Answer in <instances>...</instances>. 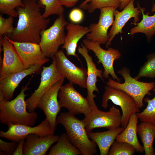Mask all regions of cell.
I'll list each match as a JSON object with an SVG mask.
<instances>
[{
  "label": "cell",
  "instance_id": "6da1fadb",
  "mask_svg": "<svg viewBox=\"0 0 155 155\" xmlns=\"http://www.w3.org/2000/svg\"><path fill=\"white\" fill-rule=\"evenodd\" d=\"M24 5L16 8L18 20L11 34L6 36L11 40L18 42L39 44L40 32L47 28L50 19L45 18L40 12L41 6L38 0H23Z\"/></svg>",
  "mask_w": 155,
  "mask_h": 155
},
{
  "label": "cell",
  "instance_id": "7a4b0ae2",
  "mask_svg": "<svg viewBox=\"0 0 155 155\" xmlns=\"http://www.w3.org/2000/svg\"><path fill=\"white\" fill-rule=\"evenodd\" d=\"M29 83L23 86L20 92L15 98L9 101L5 99L0 102V122L3 125L9 123L21 124L33 126L38 118L37 114L34 111H27L25 100V92L29 89Z\"/></svg>",
  "mask_w": 155,
  "mask_h": 155
},
{
  "label": "cell",
  "instance_id": "3957f363",
  "mask_svg": "<svg viewBox=\"0 0 155 155\" xmlns=\"http://www.w3.org/2000/svg\"><path fill=\"white\" fill-rule=\"evenodd\" d=\"M56 123L63 125L68 138L80 151L81 154L93 155L96 153L97 145L89 138L82 120L68 111L60 113L57 117Z\"/></svg>",
  "mask_w": 155,
  "mask_h": 155
},
{
  "label": "cell",
  "instance_id": "277c9868",
  "mask_svg": "<svg viewBox=\"0 0 155 155\" xmlns=\"http://www.w3.org/2000/svg\"><path fill=\"white\" fill-rule=\"evenodd\" d=\"M118 73L123 77L124 82L120 83L110 78L106 82L107 86L124 92L133 98L139 108H141L144 105L145 96H150V91L155 87V82H144L136 80L131 76L130 71L127 67L119 70Z\"/></svg>",
  "mask_w": 155,
  "mask_h": 155
},
{
  "label": "cell",
  "instance_id": "5b68a950",
  "mask_svg": "<svg viewBox=\"0 0 155 155\" xmlns=\"http://www.w3.org/2000/svg\"><path fill=\"white\" fill-rule=\"evenodd\" d=\"M68 23L63 14L59 16L49 28L40 32L39 44L46 57L52 58L59 51L60 46L64 44L66 35L65 29Z\"/></svg>",
  "mask_w": 155,
  "mask_h": 155
},
{
  "label": "cell",
  "instance_id": "8992f818",
  "mask_svg": "<svg viewBox=\"0 0 155 155\" xmlns=\"http://www.w3.org/2000/svg\"><path fill=\"white\" fill-rule=\"evenodd\" d=\"M104 89L105 92L102 98V107L106 109L109 100L119 106L122 112L121 125L125 128L130 116L133 114L140 112L138 105L133 98L122 90L108 86H105Z\"/></svg>",
  "mask_w": 155,
  "mask_h": 155
},
{
  "label": "cell",
  "instance_id": "52a82bcc",
  "mask_svg": "<svg viewBox=\"0 0 155 155\" xmlns=\"http://www.w3.org/2000/svg\"><path fill=\"white\" fill-rule=\"evenodd\" d=\"M58 101L61 108H67L74 115L80 114L85 117L89 115L92 109L86 98L84 97L69 82L62 85L58 94Z\"/></svg>",
  "mask_w": 155,
  "mask_h": 155
},
{
  "label": "cell",
  "instance_id": "ba28073f",
  "mask_svg": "<svg viewBox=\"0 0 155 155\" xmlns=\"http://www.w3.org/2000/svg\"><path fill=\"white\" fill-rule=\"evenodd\" d=\"M52 58L57 71L69 82L86 88L87 69L76 66L67 58L62 50H59Z\"/></svg>",
  "mask_w": 155,
  "mask_h": 155
},
{
  "label": "cell",
  "instance_id": "9c48e42d",
  "mask_svg": "<svg viewBox=\"0 0 155 155\" xmlns=\"http://www.w3.org/2000/svg\"><path fill=\"white\" fill-rule=\"evenodd\" d=\"M121 117L120 110L113 105L107 112L101 111L98 108L93 109L82 121L88 133L96 128H104L108 129L119 127Z\"/></svg>",
  "mask_w": 155,
  "mask_h": 155
},
{
  "label": "cell",
  "instance_id": "30bf717a",
  "mask_svg": "<svg viewBox=\"0 0 155 155\" xmlns=\"http://www.w3.org/2000/svg\"><path fill=\"white\" fill-rule=\"evenodd\" d=\"M63 78L57 71L53 62L48 66H43L38 87L26 100L28 112L34 111L42 96L56 83Z\"/></svg>",
  "mask_w": 155,
  "mask_h": 155
},
{
  "label": "cell",
  "instance_id": "8fae6325",
  "mask_svg": "<svg viewBox=\"0 0 155 155\" xmlns=\"http://www.w3.org/2000/svg\"><path fill=\"white\" fill-rule=\"evenodd\" d=\"M82 43L87 49L94 53L98 60V64L101 63L104 69L103 78L107 79L110 75L114 80L120 82L121 80L116 75L113 67L114 61L119 59L121 57L119 51L112 48L104 49L100 46V44L86 38L83 40Z\"/></svg>",
  "mask_w": 155,
  "mask_h": 155
},
{
  "label": "cell",
  "instance_id": "7c38bea8",
  "mask_svg": "<svg viewBox=\"0 0 155 155\" xmlns=\"http://www.w3.org/2000/svg\"><path fill=\"white\" fill-rule=\"evenodd\" d=\"M8 129L6 131H0V137L18 143L22 139H25L31 134L44 136L54 134L50 124L46 118L38 125L35 127L21 124H13L9 123Z\"/></svg>",
  "mask_w": 155,
  "mask_h": 155
},
{
  "label": "cell",
  "instance_id": "4fadbf2b",
  "mask_svg": "<svg viewBox=\"0 0 155 155\" xmlns=\"http://www.w3.org/2000/svg\"><path fill=\"white\" fill-rule=\"evenodd\" d=\"M64 79L62 78L57 82L42 96L37 106V108L44 113L54 132L57 125V118L61 108L58 99V94Z\"/></svg>",
  "mask_w": 155,
  "mask_h": 155
},
{
  "label": "cell",
  "instance_id": "5bb4252c",
  "mask_svg": "<svg viewBox=\"0 0 155 155\" xmlns=\"http://www.w3.org/2000/svg\"><path fill=\"white\" fill-rule=\"evenodd\" d=\"M116 9L112 7L100 9L99 20L97 23H91L89 27L90 32L86 38L100 44H106L109 40L108 30L114 20V12Z\"/></svg>",
  "mask_w": 155,
  "mask_h": 155
},
{
  "label": "cell",
  "instance_id": "9a60e30c",
  "mask_svg": "<svg viewBox=\"0 0 155 155\" xmlns=\"http://www.w3.org/2000/svg\"><path fill=\"white\" fill-rule=\"evenodd\" d=\"M78 51L85 59L87 65V79L86 89L87 90L86 98L89 101L92 110L98 108L94 101V99L96 97L94 92H99V90L96 85L98 81L97 78H100L104 81L102 70L98 69L94 62L92 58L89 54L88 49L82 43L79 46Z\"/></svg>",
  "mask_w": 155,
  "mask_h": 155
},
{
  "label": "cell",
  "instance_id": "2e32d148",
  "mask_svg": "<svg viewBox=\"0 0 155 155\" xmlns=\"http://www.w3.org/2000/svg\"><path fill=\"white\" fill-rule=\"evenodd\" d=\"M6 38L14 46L23 65L26 69L37 64L42 65L49 59L42 53L39 44L31 42H18Z\"/></svg>",
  "mask_w": 155,
  "mask_h": 155
},
{
  "label": "cell",
  "instance_id": "e0dca14e",
  "mask_svg": "<svg viewBox=\"0 0 155 155\" xmlns=\"http://www.w3.org/2000/svg\"><path fill=\"white\" fill-rule=\"evenodd\" d=\"M0 43L3 51L0 80L10 74L27 69L22 63L14 46L5 35L0 36Z\"/></svg>",
  "mask_w": 155,
  "mask_h": 155
},
{
  "label": "cell",
  "instance_id": "ac0fdd59",
  "mask_svg": "<svg viewBox=\"0 0 155 155\" xmlns=\"http://www.w3.org/2000/svg\"><path fill=\"white\" fill-rule=\"evenodd\" d=\"M134 1L135 0H131L121 11L116 9L115 10L114 12L115 19L108 34L109 40L106 44V48L110 46L112 41L116 35L123 33V28L131 18H134L133 24L139 22V16L142 13V11L139 5L138 7H135Z\"/></svg>",
  "mask_w": 155,
  "mask_h": 155
},
{
  "label": "cell",
  "instance_id": "d6986e66",
  "mask_svg": "<svg viewBox=\"0 0 155 155\" xmlns=\"http://www.w3.org/2000/svg\"><path fill=\"white\" fill-rule=\"evenodd\" d=\"M58 135L50 134L44 136L31 134L25 138L24 155H45L52 145L58 141Z\"/></svg>",
  "mask_w": 155,
  "mask_h": 155
},
{
  "label": "cell",
  "instance_id": "ffe728a7",
  "mask_svg": "<svg viewBox=\"0 0 155 155\" xmlns=\"http://www.w3.org/2000/svg\"><path fill=\"white\" fill-rule=\"evenodd\" d=\"M42 65L37 64L24 71L10 74L0 80V90L8 101L13 98L15 89L21 81L26 76L38 72Z\"/></svg>",
  "mask_w": 155,
  "mask_h": 155
},
{
  "label": "cell",
  "instance_id": "44dd1931",
  "mask_svg": "<svg viewBox=\"0 0 155 155\" xmlns=\"http://www.w3.org/2000/svg\"><path fill=\"white\" fill-rule=\"evenodd\" d=\"M66 28L67 33L62 48L65 50L67 56H74L80 61L76 53L78 42L85 35L90 32V30L89 27L73 23H68Z\"/></svg>",
  "mask_w": 155,
  "mask_h": 155
},
{
  "label": "cell",
  "instance_id": "7402d4cb",
  "mask_svg": "<svg viewBox=\"0 0 155 155\" xmlns=\"http://www.w3.org/2000/svg\"><path fill=\"white\" fill-rule=\"evenodd\" d=\"M125 128L119 127L108 129L107 131L88 133L89 138L98 146L100 155H107L110 148L118 135Z\"/></svg>",
  "mask_w": 155,
  "mask_h": 155
},
{
  "label": "cell",
  "instance_id": "603a6c76",
  "mask_svg": "<svg viewBox=\"0 0 155 155\" xmlns=\"http://www.w3.org/2000/svg\"><path fill=\"white\" fill-rule=\"evenodd\" d=\"M138 119L137 113L132 114L126 126L118 135L115 140L118 142L128 143L132 146L136 151L142 153L144 152V148L140 143L137 135Z\"/></svg>",
  "mask_w": 155,
  "mask_h": 155
},
{
  "label": "cell",
  "instance_id": "cb8c5ba5",
  "mask_svg": "<svg viewBox=\"0 0 155 155\" xmlns=\"http://www.w3.org/2000/svg\"><path fill=\"white\" fill-rule=\"evenodd\" d=\"M140 8L142 19L140 22L133 24L137 26L131 29L129 34L132 36L137 33H143L145 35L147 41L150 42L155 34V4L153 3L151 11L154 14L152 16L148 15L149 13H144L145 8L141 7Z\"/></svg>",
  "mask_w": 155,
  "mask_h": 155
},
{
  "label": "cell",
  "instance_id": "d4e9b609",
  "mask_svg": "<svg viewBox=\"0 0 155 155\" xmlns=\"http://www.w3.org/2000/svg\"><path fill=\"white\" fill-rule=\"evenodd\" d=\"M138 133L143 144L145 155H155L153 143L155 138V125L148 122L142 121L137 127Z\"/></svg>",
  "mask_w": 155,
  "mask_h": 155
},
{
  "label": "cell",
  "instance_id": "484cf974",
  "mask_svg": "<svg viewBox=\"0 0 155 155\" xmlns=\"http://www.w3.org/2000/svg\"><path fill=\"white\" fill-rule=\"evenodd\" d=\"M80 151L70 142L66 133L60 136L57 143L51 147L49 155H79Z\"/></svg>",
  "mask_w": 155,
  "mask_h": 155
},
{
  "label": "cell",
  "instance_id": "4316f807",
  "mask_svg": "<svg viewBox=\"0 0 155 155\" xmlns=\"http://www.w3.org/2000/svg\"><path fill=\"white\" fill-rule=\"evenodd\" d=\"M38 2L42 8H45L42 14L45 18L51 15L59 16L63 14L64 9L59 0H38Z\"/></svg>",
  "mask_w": 155,
  "mask_h": 155
},
{
  "label": "cell",
  "instance_id": "83f0119b",
  "mask_svg": "<svg viewBox=\"0 0 155 155\" xmlns=\"http://www.w3.org/2000/svg\"><path fill=\"white\" fill-rule=\"evenodd\" d=\"M152 90L154 93V97L151 99L148 97L144 98V100L147 103V105L142 112L137 113V115L142 122H148L155 125V87Z\"/></svg>",
  "mask_w": 155,
  "mask_h": 155
},
{
  "label": "cell",
  "instance_id": "f1b7e54d",
  "mask_svg": "<svg viewBox=\"0 0 155 155\" xmlns=\"http://www.w3.org/2000/svg\"><path fill=\"white\" fill-rule=\"evenodd\" d=\"M147 61L140 67L137 75L134 78L138 80L142 77L155 78V53L147 56Z\"/></svg>",
  "mask_w": 155,
  "mask_h": 155
},
{
  "label": "cell",
  "instance_id": "f546056e",
  "mask_svg": "<svg viewBox=\"0 0 155 155\" xmlns=\"http://www.w3.org/2000/svg\"><path fill=\"white\" fill-rule=\"evenodd\" d=\"M23 0H0V12L13 17H18L16 8L24 5Z\"/></svg>",
  "mask_w": 155,
  "mask_h": 155
},
{
  "label": "cell",
  "instance_id": "4dcf8cb0",
  "mask_svg": "<svg viewBox=\"0 0 155 155\" xmlns=\"http://www.w3.org/2000/svg\"><path fill=\"white\" fill-rule=\"evenodd\" d=\"M136 152L134 148L130 144L115 140L109 150L108 155H133Z\"/></svg>",
  "mask_w": 155,
  "mask_h": 155
},
{
  "label": "cell",
  "instance_id": "1f68e13d",
  "mask_svg": "<svg viewBox=\"0 0 155 155\" xmlns=\"http://www.w3.org/2000/svg\"><path fill=\"white\" fill-rule=\"evenodd\" d=\"M120 5V0H91L87 10L89 13H92L97 9L107 7L117 9L119 7Z\"/></svg>",
  "mask_w": 155,
  "mask_h": 155
},
{
  "label": "cell",
  "instance_id": "d6a6232c",
  "mask_svg": "<svg viewBox=\"0 0 155 155\" xmlns=\"http://www.w3.org/2000/svg\"><path fill=\"white\" fill-rule=\"evenodd\" d=\"M13 17L9 16L7 18L0 15V36L9 35L13 32L15 28L13 26Z\"/></svg>",
  "mask_w": 155,
  "mask_h": 155
},
{
  "label": "cell",
  "instance_id": "836d02e7",
  "mask_svg": "<svg viewBox=\"0 0 155 155\" xmlns=\"http://www.w3.org/2000/svg\"><path fill=\"white\" fill-rule=\"evenodd\" d=\"M18 143L15 142H7L0 139V150L5 152L6 155H13Z\"/></svg>",
  "mask_w": 155,
  "mask_h": 155
},
{
  "label": "cell",
  "instance_id": "e575fe53",
  "mask_svg": "<svg viewBox=\"0 0 155 155\" xmlns=\"http://www.w3.org/2000/svg\"><path fill=\"white\" fill-rule=\"evenodd\" d=\"M60 3L63 6L67 8H70L75 5L79 0H59ZM91 0H85L79 5V7L83 9H87L88 3L91 1Z\"/></svg>",
  "mask_w": 155,
  "mask_h": 155
},
{
  "label": "cell",
  "instance_id": "d590c367",
  "mask_svg": "<svg viewBox=\"0 0 155 155\" xmlns=\"http://www.w3.org/2000/svg\"><path fill=\"white\" fill-rule=\"evenodd\" d=\"M69 17L71 22L74 23H78L82 20L84 14L80 9L76 8L73 9L71 11Z\"/></svg>",
  "mask_w": 155,
  "mask_h": 155
},
{
  "label": "cell",
  "instance_id": "8d00e7d4",
  "mask_svg": "<svg viewBox=\"0 0 155 155\" xmlns=\"http://www.w3.org/2000/svg\"><path fill=\"white\" fill-rule=\"evenodd\" d=\"M25 141V139L21 140L18 143V146L14 152L13 155H23L24 146Z\"/></svg>",
  "mask_w": 155,
  "mask_h": 155
},
{
  "label": "cell",
  "instance_id": "74e56055",
  "mask_svg": "<svg viewBox=\"0 0 155 155\" xmlns=\"http://www.w3.org/2000/svg\"><path fill=\"white\" fill-rule=\"evenodd\" d=\"M131 0H120L121 5L119 9L121 10H123L129 3Z\"/></svg>",
  "mask_w": 155,
  "mask_h": 155
},
{
  "label": "cell",
  "instance_id": "f35d334b",
  "mask_svg": "<svg viewBox=\"0 0 155 155\" xmlns=\"http://www.w3.org/2000/svg\"><path fill=\"white\" fill-rule=\"evenodd\" d=\"M5 99L4 95L3 92L0 90V102Z\"/></svg>",
  "mask_w": 155,
  "mask_h": 155
}]
</instances>
